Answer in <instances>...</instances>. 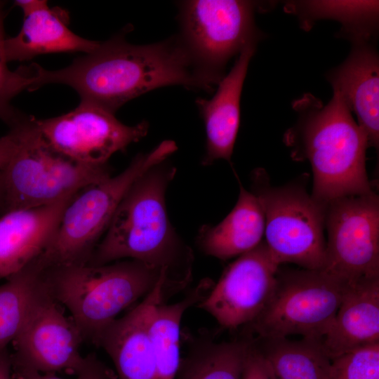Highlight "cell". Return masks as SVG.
Wrapping results in <instances>:
<instances>
[{"mask_svg": "<svg viewBox=\"0 0 379 379\" xmlns=\"http://www.w3.org/2000/svg\"><path fill=\"white\" fill-rule=\"evenodd\" d=\"M49 294L69 311L83 340L98 347L117 316L165 280L164 271L135 260L102 265H69L41 272Z\"/></svg>", "mask_w": 379, "mask_h": 379, "instance_id": "obj_4", "label": "cell"}, {"mask_svg": "<svg viewBox=\"0 0 379 379\" xmlns=\"http://www.w3.org/2000/svg\"><path fill=\"white\" fill-rule=\"evenodd\" d=\"M165 280L102 334L98 347L113 361L120 379H156L154 352L150 333L156 307L166 302Z\"/></svg>", "mask_w": 379, "mask_h": 379, "instance_id": "obj_14", "label": "cell"}, {"mask_svg": "<svg viewBox=\"0 0 379 379\" xmlns=\"http://www.w3.org/2000/svg\"><path fill=\"white\" fill-rule=\"evenodd\" d=\"M76 194L47 206L2 213L0 279L19 272L44 252L57 230L66 206Z\"/></svg>", "mask_w": 379, "mask_h": 379, "instance_id": "obj_15", "label": "cell"}, {"mask_svg": "<svg viewBox=\"0 0 379 379\" xmlns=\"http://www.w3.org/2000/svg\"><path fill=\"white\" fill-rule=\"evenodd\" d=\"M166 161L148 169L129 187L87 264L127 259L164 271L169 299L190 284L194 256L168 218L165 193L176 169Z\"/></svg>", "mask_w": 379, "mask_h": 379, "instance_id": "obj_2", "label": "cell"}, {"mask_svg": "<svg viewBox=\"0 0 379 379\" xmlns=\"http://www.w3.org/2000/svg\"><path fill=\"white\" fill-rule=\"evenodd\" d=\"M114 375L95 355L88 356V361L77 379H114Z\"/></svg>", "mask_w": 379, "mask_h": 379, "instance_id": "obj_29", "label": "cell"}, {"mask_svg": "<svg viewBox=\"0 0 379 379\" xmlns=\"http://www.w3.org/2000/svg\"><path fill=\"white\" fill-rule=\"evenodd\" d=\"M322 270L347 285L379 277V197H344L326 204Z\"/></svg>", "mask_w": 379, "mask_h": 379, "instance_id": "obj_10", "label": "cell"}, {"mask_svg": "<svg viewBox=\"0 0 379 379\" xmlns=\"http://www.w3.org/2000/svg\"><path fill=\"white\" fill-rule=\"evenodd\" d=\"M298 120L284 134L297 161L307 160L313 173L312 196L327 204L344 197L375 191L366 171L367 135L340 93L324 105L311 93L292 103Z\"/></svg>", "mask_w": 379, "mask_h": 379, "instance_id": "obj_3", "label": "cell"}, {"mask_svg": "<svg viewBox=\"0 0 379 379\" xmlns=\"http://www.w3.org/2000/svg\"><path fill=\"white\" fill-rule=\"evenodd\" d=\"M257 348L270 364L277 379H328L331 359L321 340L258 338Z\"/></svg>", "mask_w": 379, "mask_h": 379, "instance_id": "obj_23", "label": "cell"}, {"mask_svg": "<svg viewBox=\"0 0 379 379\" xmlns=\"http://www.w3.org/2000/svg\"><path fill=\"white\" fill-rule=\"evenodd\" d=\"M48 145L58 153L90 166L107 164L116 152L144 138L147 121L128 126L114 113L95 105L81 101L73 110L49 119H34Z\"/></svg>", "mask_w": 379, "mask_h": 379, "instance_id": "obj_12", "label": "cell"}, {"mask_svg": "<svg viewBox=\"0 0 379 379\" xmlns=\"http://www.w3.org/2000/svg\"><path fill=\"white\" fill-rule=\"evenodd\" d=\"M214 283L204 279L185 298L174 303L162 302L155 309L150 327L154 352L156 379H175L180 363V324L185 311L199 303Z\"/></svg>", "mask_w": 379, "mask_h": 379, "instance_id": "obj_21", "label": "cell"}, {"mask_svg": "<svg viewBox=\"0 0 379 379\" xmlns=\"http://www.w3.org/2000/svg\"><path fill=\"white\" fill-rule=\"evenodd\" d=\"M350 285L322 270L279 269L272 293L249 326L258 338L321 340Z\"/></svg>", "mask_w": 379, "mask_h": 379, "instance_id": "obj_8", "label": "cell"}, {"mask_svg": "<svg viewBox=\"0 0 379 379\" xmlns=\"http://www.w3.org/2000/svg\"><path fill=\"white\" fill-rule=\"evenodd\" d=\"M279 266L262 241L227 266L197 307L223 328L234 330L248 325L267 303Z\"/></svg>", "mask_w": 379, "mask_h": 379, "instance_id": "obj_13", "label": "cell"}, {"mask_svg": "<svg viewBox=\"0 0 379 379\" xmlns=\"http://www.w3.org/2000/svg\"><path fill=\"white\" fill-rule=\"evenodd\" d=\"M18 141V131L15 126L10 127L6 135L0 137V171L6 166L14 153Z\"/></svg>", "mask_w": 379, "mask_h": 379, "instance_id": "obj_30", "label": "cell"}, {"mask_svg": "<svg viewBox=\"0 0 379 379\" xmlns=\"http://www.w3.org/2000/svg\"><path fill=\"white\" fill-rule=\"evenodd\" d=\"M34 119L24 115L13 124L17 147L0 171L3 213L54 204L112 175L107 164H83L54 150Z\"/></svg>", "mask_w": 379, "mask_h": 379, "instance_id": "obj_5", "label": "cell"}, {"mask_svg": "<svg viewBox=\"0 0 379 379\" xmlns=\"http://www.w3.org/2000/svg\"><path fill=\"white\" fill-rule=\"evenodd\" d=\"M321 343L331 360L379 343V277L362 280L347 287Z\"/></svg>", "mask_w": 379, "mask_h": 379, "instance_id": "obj_18", "label": "cell"}, {"mask_svg": "<svg viewBox=\"0 0 379 379\" xmlns=\"http://www.w3.org/2000/svg\"><path fill=\"white\" fill-rule=\"evenodd\" d=\"M241 379H277L270 364L257 348L254 340H251Z\"/></svg>", "mask_w": 379, "mask_h": 379, "instance_id": "obj_28", "label": "cell"}, {"mask_svg": "<svg viewBox=\"0 0 379 379\" xmlns=\"http://www.w3.org/2000/svg\"><path fill=\"white\" fill-rule=\"evenodd\" d=\"M69 16L60 8H50L48 3L24 15L19 33L4 41L8 62L28 60L47 53L94 51L100 42L74 34L68 27Z\"/></svg>", "mask_w": 379, "mask_h": 379, "instance_id": "obj_19", "label": "cell"}, {"mask_svg": "<svg viewBox=\"0 0 379 379\" xmlns=\"http://www.w3.org/2000/svg\"><path fill=\"white\" fill-rule=\"evenodd\" d=\"M178 35L197 72L213 86L225 77L229 60L262 37L251 1L191 0L180 3Z\"/></svg>", "mask_w": 379, "mask_h": 379, "instance_id": "obj_9", "label": "cell"}, {"mask_svg": "<svg viewBox=\"0 0 379 379\" xmlns=\"http://www.w3.org/2000/svg\"><path fill=\"white\" fill-rule=\"evenodd\" d=\"M251 180L265 215V242L274 258L279 265L323 270L326 204L308 193L303 180L274 187L262 168L255 169Z\"/></svg>", "mask_w": 379, "mask_h": 379, "instance_id": "obj_7", "label": "cell"}, {"mask_svg": "<svg viewBox=\"0 0 379 379\" xmlns=\"http://www.w3.org/2000/svg\"><path fill=\"white\" fill-rule=\"evenodd\" d=\"M15 370L16 377L14 379H62L54 373H42L30 368H15Z\"/></svg>", "mask_w": 379, "mask_h": 379, "instance_id": "obj_31", "label": "cell"}, {"mask_svg": "<svg viewBox=\"0 0 379 379\" xmlns=\"http://www.w3.org/2000/svg\"><path fill=\"white\" fill-rule=\"evenodd\" d=\"M41 272L33 262L0 285V352L20 332Z\"/></svg>", "mask_w": 379, "mask_h": 379, "instance_id": "obj_25", "label": "cell"}, {"mask_svg": "<svg viewBox=\"0 0 379 379\" xmlns=\"http://www.w3.org/2000/svg\"><path fill=\"white\" fill-rule=\"evenodd\" d=\"M255 48L256 44H251L240 53L211 99L196 100L206 128V154L202 159L204 166L217 159L231 161L240 125L241 91Z\"/></svg>", "mask_w": 379, "mask_h": 379, "instance_id": "obj_16", "label": "cell"}, {"mask_svg": "<svg viewBox=\"0 0 379 379\" xmlns=\"http://www.w3.org/2000/svg\"><path fill=\"white\" fill-rule=\"evenodd\" d=\"M250 340L196 342L181 359L175 379H241Z\"/></svg>", "mask_w": 379, "mask_h": 379, "instance_id": "obj_24", "label": "cell"}, {"mask_svg": "<svg viewBox=\"0 0 379 379\" xmlns=\"http://www.w3.org/2000/svg\"><path fill=\"white\" fill-rule=\"evenodd\" d=\"M378 6V1H298L286 4L284 8L298 16L306 29L319 19L337 20L342 36L359 43L368 42L375 34Z\"/></svg>", "mask_w": 379, "mask_h": 379, "instance_id": "obj_22", "label": "cell"}, {"mask_svg": "<svg viewBox=\"0 0 379 379\" xmlns=\"http://www.w3.org/2000/svg\"><path fill=\"white\" fill-rule=\"evenodd\" d=\"M83 341L72 319L64 314L40 277L24 324L13 341L15 354L12 364L42 373L63 371L78 375L88 361L79 352Z\"/></svg>", "mask_w": 379, "mask_h": 379, "instance_id": "obj_11", "label": "cell"}, {"mask_svg": "<svg viewBox=\"0 0 379 379\" xmlns=\"http://www.w3.org/2000/svg\"><path fill=\"white\" fill-rule=\"evenodd\" d=\"M4 2L0 1V119L11 126L24 115L13 108L11 100L22 91H31L34 79L29 66H21L15 71L7 66L4 53Z\"/></svg>", "mask_w": 379, "mask_h": 379, "instance_id": "obj_26", "label": "cell"}, {"mask_svg": "<svg viewBox=\"0 0 379 379\" xmlns=\"http://www.w3.org/2000/svg\"><path fill=\"white\" fill-rule=\"evenodd\" d=\"M177 149L174 141L164 140L150 152L138 154L118 175L77 194L66 206L49 245L34 262L42 271L87 264L129 187L142 173L166 161Z\"/></svg>", "mask_w": 379, "mask_h": 379, "instance_id": "obj_6", "label": "cell"}, {"mask_svg": "<svg viewBox=\"0 0 379 379\" xmlns=\"http://www.w3.org/2000/svg\"><path fill=\"white\" fill-rule=\"evenodd\" d=\"M12 359L6 349L0 352V379H14L11 374Z\"/></svg>", "mask_w": 379, "mask_h": 379, "instance_id": "obj_32", "label": "cell"}, {"mask_svg": "<svg viewBox=\"0 0 379 379\" xmlns=\"http://www.w3.org/2000/svg\"><path fill=\"white\" fill-rule=\"evenodd\" d=\"M357 124L365 131L369 147L379 145V59L368 42L354 43L348 58L327 74Z\"/></svg>", "mask_w": 379, "mask_h": 379, "instance_id": "obj_17", "label": "cell"}, {"mask_svg": "<svg viewBox=\"0 0 379 379\" xmlns=\"http://www.w3.org/2000/svg\"><path fill=\"white\" fill-rule=\"evenodd\" d=\"M1 199H2V190H1V180H0V205L1 203Z\"/></svg>", "mask_w": 379, "mask_h": 379, "instance_id": "obj_33", "label": "cell"}, {"mask_svg": "<svg viewBox=\"0 0 379 379\" xmlns=\"http://www.w3.org/2000/svg\"><path fill=\"white\" fill-rule=\"evenodd\" d=\"M238 200L217 225L202 227L197 237L201 251L220 260L239 256L255 248L265 236V215L256 196L246 190L239 177Z\"/></svg>", "mask_w": 379, "mask_h": 379, "instance_id": "obj_20", "label": "cell"}, {"mask_svg": "<svg viewBox=\"0 0 379 379\" xmlns=\"http://www.w3.org/2000/svg\"><path fill=\"white\" fill-rule=\"evenodd\" d=\"M32 91L48 84L74 88L81 101L115 114L122 105L147 92L168 86L211 91L179 36L145 45L127 42L118 35L93 52L58 70L30 65Z\"/></svg>", "mask_w": 379, "mask_h": 379, "instance_id": "obj_1", "label": "cell"}, {"mask_svg": "<svg viewBox=\"0 0 379 379\" xmlns=\"http://www.w3.org/2000/svg\"><path fill=\"white\" fill-rule=\"evenodd\" d=\"M328 379H379V343L332 359Z\"/></svg>", "mask_w": 379, "mask_h": 379, "instance_id": "obj_27", "label": "cell"}]
</instances>
